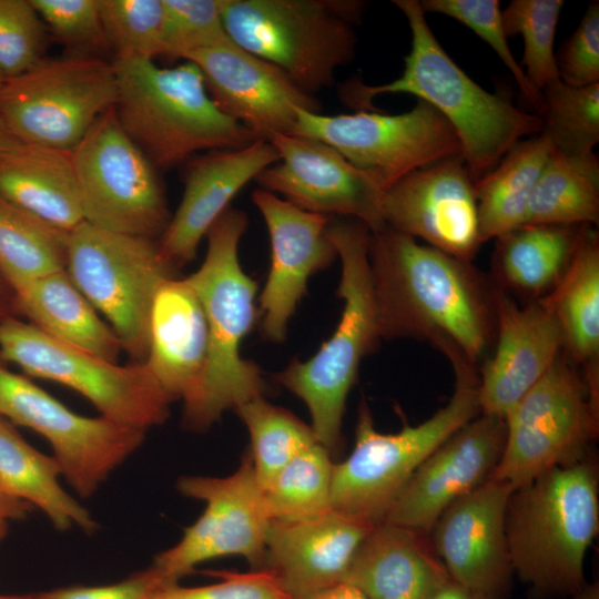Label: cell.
Instances as JSON below:
<instances>
[{
    "label": "cell",
    "instance_id": "cell-1",
    "mask_svg": "<svg viewBox=\"0 0 599 599\" xmlns=\"http://www.w3.org/2000/svg\"><path fill=\"white\" fill-rule=\"evenodd\" d=\"M384 226L370 232L369 275L380 338L433 345L477 368L495 337V291L470 264Z\"/></svg>",
    "mask_w": 599,
    "mask_h": 599
},
{
    "label": "cell",
    "instance_id": "cell-2",
    "mask_svg": "<svg viewBox=\"0 0 599 599\" xmlns=\"http://www.w3.org/2000/svg\"><path fill=\"white\" fill-rule=\"evenodd\" d=\"M393 3L405 16L412 34L402 74L376 85L353 80L342 87L343 101L357 111L374 110L372 102L382 94L406 93L428 103L455 130L461 158L476 182L517 142L539 134L541 120L475 82L441 47L419 1Z\"/></svg>",
    "mask_w": 599,
    "mask_h": 599
},
{
    "label": "cell",
    "instance_id": "cell-3",
    "mask_svg": "<svg viewBox=\"0 0 599 599\" xmlns=\"http://www.w3.org/2000/svg\"><path fill=\"white\" fill-rule=\"evenodd\" d=\"M247 229L246 214L229 207L206 233L207 250L200 268L186 277L195 290L207 323V358L200 385L184 403L183 425L209 429L227 409L263 397L260 368L240 354L256 319L257 283L242 268L238 244Z\"/></svg>",
    "mask_w": 599,
    "mask_h": 599
},
{
    "label": "cell",
    "instance_id": "cell-4",
    "mask_svg": "<svg viewBox=\"0 0 599 599\" xmlns=\"http://www.w3.org/2000/svg\"><path fill=\"white\" fill-rule=\"evenodd\" d=\"M599 528L598 477L586 457L512 491L506 537L512 571L539 598L573 595L585 583L587 550Z\"/></svg>",
    "mask_w": 599,
    "mask_h": 599
},
{
    "label": "cell",
    "instance_id": "cell-5",
    "mask_svg": "<svg viewBox=\"0 0 599 599\" xmlns=\"http://www.w3.org/2000/svg\"><path fill=\"white\" fill-rule=\"evenodd\" d=\"M112 62L118 121L156 169L173 167L201 151L236 150L258 140L217 108L193 62L172 68L140 58Z\"/></svg>",
    "mask_w": 599,
    "mask_h": 599
},
{
    "label": "cell",
    "instance_id": "cell-6",
    "mask_svg": "<svg viewBox=\"0 0 599 599\" xmlns=\"http://www.w3.org/2000/svg\"><path fill=\"white\" fill-rule=\"evenodd\" d=\"M327 234L342 268L336 292L343 301L339 323L316 354L291 361L274 377L305 403L316 440L333 456L342 447L346 399L359 364L380 335L368 264L370 230L354 219L332 217Z\"/></svg>",
    "mask_w": 599,
    "mask_h": 599
},
{
    "label": "cell",
    "instance_id": "cell-7",
    "mask_svg": "<svg viewBox=\"0 0 599 599\" xmlns=\"http://www.w3.org/2000/svg\"><path fill=\"white\" fill-rule=\"evenodd\" d=\"M365 7L357 0H224L222 21L235 43L312 95L354 59V28Z\"/></svg>",
    "mask_w": 599,
    "mask_h": 599
},
{
    "label": "cell",
    "instance_id": "cell-8",
    "mask_svg": "<svg viewBox=\"0 0 599 599\" xmlns=\"http://www.w3.org/2000/svg\"><path fill=\"white\" fill-rule=\"evenodd\" d=\"M454 392L448 403L423 423L404 425L397 433L376 430L370 410L362 402L355 446L342 463L334 464L331 508L378 524L415 470L444 441L480 414L478 372L453 368Z\"/></svg>",
    "mask_w": 599,
    "mask_h": 599
},
{
    "label": "cell",
    "instance_id": "cell-9",
    "mask_svg": "<svg viewBox=\"0 0 599 599\" xmlns=\"http://www.w3.org/2000/svg\"><path fill=\"white\" fill-rule=\"evenodd\" d=\"M67 272L102 312L135 363L149 352L150 317L156 292L176 268L155 240L80 223L69 234Z\"/></svg>",
    "mask_w": 599,
    "mask_h": 599
},
{
    "label": "cell",
    "instance_id": "cell-10",
    "mask_svg": "<svg viewBox=\"0 0 599 599\" xmlns=\"http://www.w3.org/2000/svg\"><path fill=\"white\" fill-rule=\"evenodd\" d=\"M116 98L112 61L69 52L6 78L0 116L21 143L71 151Z\"/></svg>",
    "mask_w": 599,
    "mask_h": 599
},
{
    "label": "cell",
    "instance_id": "cell-11",
    "mask_svg": "<svg viewBox=\"0 0 599 599\" xmlns=\"http://www.w3.org/2000/svg\"><path fill=\"white\" fill-rule=\"evenodd\" d=\"M504 422V450L489 478L516 490L555 467L586 457L598 434L599 399L562 352Z\"/></svg>",
    "mask_w": 599,
    "mask_h": 599
},
{
    "label": "cell",
    "instance_id": "cell-12",
    "mask_svg": "<svg viewBox=\"0 0 599 599\" xmlns=\"http://www.w3.org/2000/svg\"><path fill=\"white\" fill-rule=\"evenodd\" d=\"M0 359L29 376L61 383L88 398L102 416L145 432L166 420L174 400L145 363L108 362L11 315L0 321Z\"/></svg>",
    "mask_w": 599,
    "mask_h": 599
},
{
    "label": "cell",
    "instance_id": "cell-13",
    "mask_svg": "<svg viewBox=\"0 0 599 599\" xmlns=\"http://www.w3.org/2000/svg\"><path fill=\"white\" fill-rule=\"evenodd\" d=\"M71 154L84 222L120 234L162 236L171 214L156 167L123 131L114 108Z\"/></svg>",
    "mask_w": 599,
    "mask_h": 599
},
{
    "label": "cell",
    "instance_id": "cell-14",
    "mask_svg": "<svg viewBox=\"0 0 599 599\" xmlns=\"http://www.w3.org/2000/svg\"><path fill=\"white\" fill-rule=\"evenodd\" d=\"M291 134L331 145L384 192L418 169L461 155L453 126L420 100L399 114L359 110L325 115L297 109Z\"/></svg>",
    "mask_w": 599,
    "mask_h": 599
},
{
    "label": "cell",
    "instance_id": "cell-15",
    "mask_svg": "<svg viewBox=\"0 0 599 599\" xmlns=\"http://www.w3.org/2000/svg\"><path fill=\"white\" fill-rule=\"evenodd\" d=\"M176 488L203 500L205 509L176 545L154 558L151 567L167 585L177 583L201 562L229 555L244 557L251 570L263 569L271 518L248 450L232 475L184 476Z\"/></svg>",
    "mask_w": 599,
    "mask_h": 599
},
{
    "label": "cell",
    "instance_id": "cell-16",
    "mask_svg": "<svg viewBox=\"0 0 599 599\" xmlns=\"http://www.w3.org/2000/svg\"><path fill=\"white\" fill-rule=\"evenodd\" d=\"M0 415L42 435L53 449L61 476L88 498L143 443L145 430L104 416L71 412L0 359Z\"/></svg>",
    "mask_w": 599,
    "mask_h": 599
},
{
    "label": "cell",
    "instance_id": "cell-17",
    "mask_svg": "<svg viewBox=\"0 0 599 599\" xmlns=\"http://www.w3.org/2000/svg\"><path fill=\"white\" fill-rule=\"evenodd\" d=\"M385 226L471 262L483 244L473 180L461 155L418 169L386 190Z\"/></svg>",
    "mask_w": 599,
    "mask_h": 599
},
{
    "label": "cell",
    "instance_id": "cell-18",
    "mask_svg": "<svg viewBox=\"0 0 599 599\" xmlns=\"http://www.w3.org/2000/svg\"><path fill=\"white\" fill-rule=\"evenodd\" d=\"M267 140L280 160L256 176L262 190L280 193L311 213L361 221L370 232L385 226L380 211L384 191L334 148L285 133Z\"/></svg>",
    "mask_w": 599,
    "mask_h": 599
},
{
    "label": "cell",
    "instance_id": "cell-19",
    "mask_svg": "<svg viewBox=\"0 0 599 599\" xmlns=\"http://www.w3.org/2000/svg\"><path fill=\"white\" fill-rule=\"evenodd\" d=\"M512 491L488 478L451 504L430 530L449 578L480 599H504L510 586L506 512Z\"/></svg>",
    "mask_w": 599,
    "mask_h": 599
},
{
    "label": "cell",
    "instance_id": "cell-20",
    "mask_svg": "<svg viewBox=\"0 0 599 599\" xmlns=\"http://www.w3.org/2000/svg\"><path fill=\"white\" fill-rule=\"evenodd\" d=\"M201 70L217 108L258 139L291 134L297 109L319 112L318 101L280 68L246 51L231 38L184 55Z\"/></svg>",
    "mask_w": 599,
    "mask_h": 599
},
{
    "label": "cell",
    "instance_id": "cell-21",
    "mask_svg": "<svg viewBox=\"0 0 599 599\" xmlns=\"http://www.w3.org/2000/svg\"><path fill=\"white\" fill-rule=\"evenodd\" d=\"M505 435L502 418L477 415L423 461L383 521L429 532L451 504L490 477L501 457Z\"/></svg>",
    "mask_w": 599,
    "mask_h": 599
},
{
    "label": "cell",
    "instance_id": "cell-22",
    "mask_svg": "<svg viewBox=\"0 0 599 599\" xmlns=\"http://www.w3.org/2000/svg\"><path fill=\"white\" fill-rule=\"evenodd\" d=\"M252 201L271 242V267L260 295V329L266 341L282 343L308 278L337 257L327 234L332 217L304 211L262 189L252 193Z\"/></svg>",
    "mask_w": 599,
    "mask_h": 599
},
{
    "label": "cell",
    "instance_id": "cell-23",
    "mask_svg": "<svg viewBox=\"0 0 599 599\" xmlns=\"http://www.w3.org/2000/svg\"><path fill=\"white\" fill-rule=\"evenodd\" d=\"M494 341L478 374V404L480 413L504 419L564 352V336L542 297L519 306L496 288Z\"/></svg>",
    "mask_w": 599,
    "mask_h": 599
},
{
    "label": "cell",
    "instance_id": "cell-24",
    "mask_svg": "<svg viewBox=\"0 0 599 599\" xmlns=\"http://www.w3.org/2000/svg\"><path fill=\"white\" fill-rule=\"evenodd\" d=\"M375 525L333 508L302 520H271L262 570L272 572L291 598L341 583Z\"/></svg>",
    "mask_w": 599,
    "mask_h": 599
},
{
    "label": "cell",
    "instance_id": "cell-25",
    "mask_svg": "<svg viewBox=\"0 0 599 599\" xmlns=\"http://www.w3.org/2000/svg\"><path fill=\"white\" fill-rule=\"evenodd\" d=\"M278 160L277 150L265 139L236 150L210 151L193 160L180 205L158 241L161 254L176 270L193 260L201 240L232 199Z\"/></svg>",
    "mask_w": 599,
    "mask_h": 599
},
{
    "label": "cell",
    "instance_id": "cell-26",
    "mask_svg": "<svg viewBox=\"0 0 599 599\" xmlns=\"http://www.w3.org/2000/svg\"><path fill=\"white\" fill-rule=\"evenodd\" d=\"M207 323L186 278L164 282L155 294L145 365L173 398L187 402L202 379L207 358Z\"/></svg>",
    "mask_w": 599,
    "mask_h": 599
},
{
    "label": "cell",
    "instance_id": "cell-27",
    "mask_svg": "<svg viewBox=\"0 0 599 599\" xmlns=\"http://www.w3.org/2000/svg\"><path fill=\"white\" fill-rule=\"evenodd\" d=\"M450 580L425 534L380 521L358 547L343 582L366 599H429Z\"/></svg>",
    "mask_w": 599,
    "mask_h": 599
},
{
    "label": "cell",
    "instance_id": "cell-28",
    "mask_svg": "<svg viewBox=\"0 0 599 599\" xmlns=\"http://www.w3.org/2000/svg\"><path fill=\"white\" fill-rule=\"evenodd\" d=\"M0 196L67 232L84 221L68 150L21 143L1 153Z\"/></svg>",
    "mask_w": 599,
    "mask_h": 599
},
{
    "label": "cell",
    "instance_id": "cell-29",
    "mask_svg": "<svg viewBox=\"0 0 599 599\" xmlns=\"http://www.w3.org/2000/svg\"><path fill=\"white\" fill-rule=\"evenodd\" d=\"M12 309L51 337L116 363L120 338L97 315L67 270L32 280L12 290Z\"/></svg>",
    "mask_w": 599,
    "mask_h": 599
},
{
    "label": "cell",
    "instance_id": "cell-30",
    "mask_svg": "<svg viewBox=\"0 0 599 599\" xmlns=\"http://www.w3.org/2000/svg\"><path fill=\"white\" fill-rule=\"evenodd\" d=\"M544 301L554 312L564 336V352L599 374V234L583 225L568 267Z\"/></svg>",
    "mask_w": 599,
    "mask_h": 599
},
{
    "label": "cell",
    "instance_id": "cell-31",
    "mask_svg": "<svg viewBox=\"0 0 599 599\" xmlns=\"http://www.w3.org/2000/svg\"><path fill=\"white\" fill-rule=\"evenodd\" d=\"M57 460L28 444L11 422L0 415V488L11 497L40 508L55 529L73 525L93 532L97 522L90 512L59 484Z\"/></svg>",
    "mask_w": 599,
    "mask_h": 599
},
{
    "label": "cell",
    "instance_id": "cell-32",
    "mask_svg": "<svg viewBox=\"0 0 599 599\" xmlns=\"http://www.w3.org/2000/svg\"><path fill=\"white\" fill-rule=\"evenodd\" d=\"M551 151L542 133L522 139L475 182L481 243L525 224L532 190Z\"/></svg>",
    "mask_w": 599,
    "mask_h": 599
},
{
    "label": "cell",
    "instance_id": "cell-33",
    "mask_svg": "<svg viewBox=\"0 0 599 599\" xmlns=\"http://www.w3.org/2000/svg\"><path fill=\"white\" fill-rule=\"evenodd\" d=\"M582 226L524 224L498 236L495 264L499 276L532 300L547 295L568 267Z\"/></svg>",
    "mask_w": 599,
    "mask_h": 599
},
{
    "label": "cell",
    "instance_id": "cell-34",
    "mask_svg": "<svg viewBox=\"0 0 599 599\" xmlns=\"http://www.w3.org/2000/svg\"><path fill=\"white\" fill-rule=\"evenodd\" d=\"M599 158L551 151L535 184L525 224L597 225Z\"/></svg>",
    "mask_w": 599,
    "mask_h": 599
},
{
    "label": "cell",
    "instance_id": "cell-35",
    "mask_svg": "<svg viewBox=\"0 0 599 599\" xmlns=\"http://www.w3.org/2000/svg\"><path fill=\"white\" fill-rule=\"evenodd\" d=\"M69 234L0 196V276L11 291L65 270Z\"/></svg>",
    "mask_w": 599,
    "mask_h": 599
},
{
    "label": "cell",
    "instance_id": "cell-36",
    "mask_svg": "<svg viewBox=\"0 0 599 599\" xmlns=\"http://www.w3.org/2000/svg\"><path fill=\"white\" fill-rule=\"evenodd\" d=\"M234 410L248 430V453L262 490L288 461L318 443L311 426L264 397L251 399Z\"/></svg>",
    "mask_w": 599,
    "mask_h": 599
},
{
    "label": "cell",
    "instance_id": "cell-37",
    "mask_svg": "<svg viewBox=\"0 0 599 599\" xmlns=\"http://www.w3.org/2000/svg\"><path fill=\"white\" fill-rule=\"evenodd\" d=\"M318 443L288 461L263 490L271 520L293 521L317 516L331 508L334 463Z\"/></svg>",
    "mask_w": 599,
    "mask_h": 599
},
{
    "label": "cell",
    "instance_id": "cell-38",
    "mask_svg": "<svg viewBox=\"0 0 599 599\" xmlns=\"http://www.w3.org/2000/svg\"><path fill=\"white\" fill-rule=\"evenodd\" d=\"M540 94V133L552 150L566 155L595 152L599 142V82L572 87L558 79Z\"/></svg>",
    "mask_w": 599,
    "mask_h": 599
},
{
    "label": "cell",
    "instance_id": "cell-39",
    "mask_svg": "<svg viewBox=\"0 0 599 599\" xmlns=\"http://www.w3.org/2000/svg\"><path fill=\"white\" fill-rule=\"evenodd\" d=\"M562 7V0H512L501 11L507 37L522 38L519 64L539 94L547 84L559 79L554 43Z\"/></svg>",
    "mask_w": 599,
    "mask_h": 599
},
{
    "label": "cell",
    "instance_id": "cell-40",
    "mask_svg": "<svg viewBox=\"0 0 599 599\" xmlns=\"http://www.w3.org/2000/svg\"><path fill=\"white\" fill-rule=\"evenodd\" d=\"M101 18L114 58L164 57L163 0H101Z\"/></svg>",
    "mask_w": 599,
    "mask_h": 599
},
{
    "label": "cell",
    "instance_id": "cell-41",
    "mask_svg": "<svg viewBox=\"0 0 599 599\" xmlns=\"http://www.w3.org/2000/svg\"><path fill=\"white\" fill-rule=\"evenodd\" d=\"M425 13L449 17L481 38L498 55L514 77L522 95L536 114L541 108V95L530 85L524 70L510 50L498 0H422Z\"/></svg>",
    "mask_w": 599,
    "mask_h": 599
},
{
    "label": "cell",
    "instance_id": "cell-42",
    "mask_svg": "<svg viewBox=\"0 0 599 599\" xmlns=\"http://www.w3.org/2000/svg\"><path fill=\"white\" fill-rule=\"evenodd\" d=\"M165 7L164 57L213 47L230 38L222 21L224 0H163Z\"/></svg>",
    "mask_w": 599,
    "mask_h": 599
},
{
    "label": "cell",
    "instance_id": "cell-43",
    "mask_svg": "<svg viewBox=\"0 0 599 599\" xmlns=\"http://www.w3.org/2000/svg\"><path fill=\"white\" fill-rule=\"evenodd\" d=\"M48 28L31 0H0V71L21 74L45 58Z\"/></svg>",
    "mask_w": 599,
    "mask_h": 599
},
{
    "label": "cell",
    "instance_id": "cell-44",
    "mask_svg": "<svg viewBox=\"0 0 599 599\" xmlns=\"http://www.w3.org/2000/svg\"><path fill=\"white\" fill-rule=\"evenodd\" d=\"M51 33L71 52L94 54L109 48L101 0H31Z\"/></svg>",
    "mask_w": 599,
    "mask_h": 599
},
{
    "label": "cell",
    "instance_id": "cell-45",
    "mask_svg": "<svg viewBox=\"0 0 599 599\" xmlns=\"http://www.w3.org/2000/svg\"><path fill=\"white\" fill-rule=\"evenodd\" d=\"M559 80L572 87L599 82V2L587 7L578 27L555 53Z\"/></svg>",
    "mask_w": 599,
    "mask_h": 599
},
{
    "label": "cell",
    "instance_id": "cell-46",
    "mask_svg": "<svg viewBox=\"0 0 599 599\" xmlns=\"http://www.w3.org/2000/svg\"><path fill=\"white\" fill-rule=\"evenodd\" d=\"M215 573L222 578L216 583L200 587L173 583L160 589L151 599H292L267 570Z\"/></svg>",
    "mask_w": 599,
    "mask_h": 599
},
{
    "label": "cell",
    "instance_id": "cell-47",
    "mask_svg": "<svg viewBox=\"0 0 599 599\" xmlns=\"http://www.w3.org/2000/svg\"><path fill=\"white\" fill-rule=\"evenodd\" d=\"M169 586L150 566L125 580L105 586H73L35 595V599H151Z\"/></svg>",
    "mask_w": 599,
    "mask_h": 599
},
{
    "label": "cell",
    "instance_id": "cell-48",
    "mask_svg": "<svg viewBox=\"0 0 599 599\" xmlns=\"http://www.w3.org/2000/svg\"><path fill=\"white\" fill-rule=\"evenodd\" d=\"M292 599H366L356 588L345 582Z\"/></svg>",
    "mask_w": 599,
    "mask_h": 599
},
{
    "label": "cell",
    "instance_id": "cell-49",
    "mask_svg": "<svg viewBox=\"0 0 599 599\" xmlns=\"http://www.w3.org/2000/svg\"><path fill=\"white\" fill-rule=\"evenodd\" d=\"M31 506L6 494L0 488V517L6 520L21 519L26 517Z\"/></svg>",
    "mask_w": 599,
    "mask_h": 599
},
{
    "label": "cell",
    "instance_id": "cell-50",
    "mask_svg": "<svg viewBox=\"0 0 599 599\" xmlns=\"http://www.w3.org/2000/svg\"><path fill=\"white\" fill-rule=\"evenodd\" d=\"M429 599H480L453 580L448 581Z\"/></svg>",
    "mask_w": 599,
    "mask_h": 599
},
{
    "label": "cell",
    "instance_id": "cell-51",
    "mask_svg": "<svg viewBox=\"0 0 599 599\" xmlns=\"http://www.w3.org/2000/svg\"><path fill=\"white\" fill-rule=\"evenodd\" d=\"M20 144L21 142L10 132L0 116V154L12 150Z\"/></svg>",
    "mask_w": 599,
    "mask_h": 599
},
{
    "label": "cell",
    "instance_id": "cell-52",
    "mask_svg": "<svg viewBox=\"0 0 599 599\" xmlns=\"http://www.w3.org/2000/svg\"><path fill=\"white\" fill-rule=\"evenodd\" d=\"M572 596V599H599L598 582L585 583Z\"/></svg>",
    "mask_w": 599,
    "mask_h": 599
},
{
    "label": "cell",
    "instance_id": "cell-53",
    "mask_svg": "<svg viewBox=\"0 0 599 599\" xmlns=\"http://www.w3.org/2000/svg\"><path fill=\"white\" fill-rule=\"evenodd\" d=\"M9 305L12 307V301L7 300L6 293L0 283V321L9 315L8 313Z\"/></svg>",
    "mask_w": 599,
    "mask_h": 599
},
{
    "label": "cell",
    "instance_id": "cell-54",
    "mask_svg": "<svg viewBox=\"0 0 599 599\" xmlns=\"http://www.w3.org/2000/svg\"><path fill=\"white\" fill-rule=\"evenodd\" d=\"M0 599H35V595H0Z\"/></svg>",
    "mask_w": 599,
    "mask_h": 599
},
{
    "label": "cell",
    "instance_id": "cell-55",
    "mask_svg": "<svg viewBox=\"0 0 599 599\" xmlns=\"http://www.w3.org/2000/svg\"><path fill=\"white\" fill-rule=\"evenodd\" d=\"M8 531V520L0 517V542L4 538Z\"/></svg>",
    "mask_w": 599,
    "mask_h": 599
},
{
    "label": "cell",
    "instance_id": "cell-56",
    "mask_svg": "<svg viewBox=\"0 0 599 599\" xmlns=\"http://www.w3.org/2000/svg\"><path fill=\"white\" fill-rule=\"evenodd\" d=\"M3 81H4V77H3V74H2L1 71H0V88H1V85H2V83H3Z\"/></svg>",
    "mask_w": 599,
    "mask_h": 599
}]
</instances>
